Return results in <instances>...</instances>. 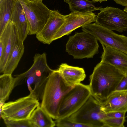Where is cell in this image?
Here are the masks:
<instances>
[{"label": "cell", "mask_w": 127, "mask_h": 127, "mask_svg": "<svg viewBox=\"0 0 127 127\" xmlns=\"http://www.w3.org/2000/svg\"><path fill=\"white\" fill-rule=\"evenodd\" d=\"M124 76L113 66L100 62L90 76L89 85L91 95L102 105L115 91Z\"/></svg>", "instance_id": "6da1fadb"}, {"label": "cell", "mask_w": 127, "mask_h": 127, "mask_svg": "<svg viewBox=\"0 0 127 127\" xmlns=\"http://www.w3.org/2000/svg\"><path fill=\"white\" fill-rule=\"evenodd\" d=\"M53 70L48 65L45 53L36 54L31 67L25 72L14 76L16 86L26 82L30 94L38 101L42 100L46 83Z\"/></svg>", "instance_id": "7a4b0ae2"}, {"label": "cell", "mask_w": 127, "mask_h": 127, "mask_svg": "<svg viewBox=\"0 0 127 127\" xmlns=\"http://www.w3.org/2000/svg\"><path fill=\"white\" fill-rule=\"evenodd\" d=\"M74 86L67 84L57 70H53L50 74L44 89L40 106L52 119H58L62 100Z\"/></svg>", "instance_id": "3957f363"}, {"label": "cell", "mask_w": 127, "mask_h": 127, "mask_svg": "<svg viewBox=\"0 0 127 127\" xmlns=\"http://www.w3.org/2000/svg\"><path fill=\"white\" fill-rule=\"evenodd\" d=\"M98 40L90 33L83 31L70 36L66 51L75 59L93 58L98 53Z\"/></svg>", "instance_id": "277c9868"}, {"label": "cell", "mask_w": 127, "mask_h": 127, "mask_svg": "<svg viewBox=\"0 0 127 127\" xmlns=\"http://www.w3.org/2000/svg\"><path fill=\"white\" fill-rule=\"evenodd\" d=\"M39 101L30 94L14 101L4 103L0 108L3 119L17 120L29 119L40 105Z\"/></svg>", "instance_id": "5b68a950"}, {"label": "cell", "mask_w": 127, "mask_h": 127, "mask_svg": "<svg viewBox=\"0 0 127 127\" xmlns=\"http://www.w3.org/2000/svg\"><path fill=\"white\" fill-rule=\"evenodd\" d=\"M22 7L28 22L29 35L36 34L48 20L51 10L40 0H18Z\"/></svg>", "instance_id": "8992f818"}, {"label": "cell", "mask_w": 127, "mask_h": 127, "mask_svg": "<svg viewBox=\"0 0 127 127\" xmlns=\"http://www.w3.org/2000/svg\"><path fill=\"white\" fill-rule=\"evenodd\" d=\"M101 107L91 95L79 109L68 117L72 121L90 127H104L105 113L101 110Z\"/></svg>", "instance_id": "52a82bcc"}, {"label": "cell", "mask_w": 127, "mask_h": 127, "mask_svg": "<svg viewBox=\"0 0 127 127\" xmlns=\"http://www.w3.org/2000/svg\"><path fill=\"white\" fill-rule=\"evenodd\" d=\"M91 95L89 85L80 83L74 86L63 98L59 109L57 119L68 117L76 112Z\"/></svg>", "instance_id": "ba28073f"}, {"label": "cell", "mask_w": 127, "mask_h": 127, "mask_svg": "<svg viewBox=\"0 0 127 127\" xmlns=\"http://www.w3.org/2000/svg\"><path fill=\"white\" fill-rule=\"evenodd\" d=\"M83 31L94 36L102 46L120 50L127 54V37L115 33L95 23L82 27Z\"/></svg>", "instance_id": "9c48e42d"}, {"label": "cell", "mask_w": 127, "mask_h": 127, "mask_svg": "<svg viewBox=\"0 0 127 127\" xmlns=\"http://www.w3.org/2000/svg\"><path fill=\"white\" fill-rule=\"evenodd\" d=\"M95 23L111 31H127V13L119 8H102L96 16Z\"/></svg>", "instance_id": "30bf717a"}, {"label": "cell", "mask_w": 127, "mask_h": 127, "mask_svg": "<svg viewBox=\"0 0 127 127\" xmlns=\"http://www.w3.org/2000/svg\"><path fill=\"white\" fill-rule=\"evenodd\" d=\"M96 16L93 12H71L65 15V21L53 38V41L68 35L77 28L95 22Z\"/></svg>", "instance_id": "8fae6325"}, {"label": "cell", "mask_w": 127, "mask_h": 127, "mask_svg": "<svg viewBox=\"0 0 127 127\" xmlns=\"http://www.w3.org/2000/svg\"><path fill=\"white\" fill-rule=\"evenodd\" d=\"M65 15L56 10H52L49 17L42 29L36 35L37 40L41 43L50 44L53 38L64 23Z\"/></svg>", "instance_id": "7c38bea8"}, {"label": "cell", "mask_w": 127, "mask_h": 127, "mask_svg": "<svg viewBox=\"0 0 127 127\" xmlns=\"http://www.w3.org/2000/svg\"><path fill=\"white\" fill-rule=\"evenodd\" d=\"M103 52L101 62L109 64L124 75L127 74V54L120 50L102 46Z\"/></svg>", "instance_id": "4fadbf2b"}, {"label": "cell", "mask_w": 127, "mask_h": 127, "mask_svg": "<svg viewBox=\"0 0 127 127\" xmlns=\"http://www.w3.org/2000/svg\"><path fill=\"white\" fill-rule=\"evenodd\" d=\"M101 109L105 113L112 112H126L127 91H115L101 105Z\"/></svg>", "instance_id": "5bb4252c"}, {"label": "cell", "mask_w": 127, "mask_h": 127, "mask_svg": "<svg viewBox=\"0 0 127 127\" xmlns=\"http://www.w3.org/2000/svg\"><path fill=\"white\" fill-rule=\"evenodd\" d=\"M14 26L19 39L24 42L29 35L27 19L20 3L17 0L11 21Z\"/></svg>", "instance_id": "9a60e30c"}, {"label": "cell", "mask_w": 127, "mask_h": 127, "mask_svg": "<svg viewBox=\"0 0 127 127\" xmlns=\"http://www.w3.org/2000/svg\"><path fill=\"white\" fill-rule=\"evenodd\" d=\"M0 38L3 40L5 47L3 59L2 64L0 65V72L2 73L7 60L19 39L15 28L11 21L7 24L0 35Z\"/></svg>", "instance_id": "2e32d148"}, {"label": "cell", "mask_w": 127, "mask_h": 127, "mask_svg": "<svg viewBox=\"0 0 127 127\" xmlns=\"http://www.w3.org/2000/svg\"><path fill=\"white\" fill-rule=\"evenodd\" d=\"M57 70L64 81L71 86L81 83L86 76L83 68L70 66L66 63L61 64Z\"/></svg>", "instance_id": "e0dca14e"}, {"label": "cell", "mask_w": 127, "mask_h": 127, "mask_svg": "<svg viewBox=\"0 0 127 127\" xmlns=\"http://www.w3.org/2000/svg\"><path fill=\"white\" fill-rule=\"evenodd\" d=\"M23 42L19 39H18L7 60L2 74H12L16 68L24 53Z\"/></svg>", "instance_id": "ac0fdd59"}, {"label": "cell", "mask_w": 127, "mask_h": 127, "mask_svg": "<svg viewBox=\"0 0 127 127\" xmlns=\"http://www.w3.org/2000/svg\"><path fill=\"white\" fill-rule=\"evenodd\" d=\"M17 0H0V35L11 21Z\"/></svg>", "instance_id": "d6986e66"}, {"label": "cell", "mask_w": 127, "mask_h": 127, "mask_svg": "<svg viewBox=\"0 0 127 127\" xmlns=\"http://www.w3.org/2000/svg\"><path fill=\"white\" fill-rule=\"evenodd\" d=\"M16 79L12 74H2L0 76V107L8 100L15 86Z\"/></svg>", "instance_id": "ffe728a7"}, {"label": "cell", "mask_w": 127, "mask_h": 127, "mask_svg": "<svg viewBox=\"0 0 127 127\" xmlns=\"http://www.w3.org/2000/svg\"><path fill=\"white\" fill-rule=\"evenodd\" d=\"M52 118L39 105L34 110L29 119L35 127H53L56 123Z\"/></svg>", "instance_id": "44dd1931"}, {"label": "cell", "mask_w": 127, "mask_h": 127, "mask_svg": "<svg viewBox=\"0 0 127 127\" xmlns=\"http://www.w3.org/2000/svg\"><path fill=\"white\" fill-rule=\"evenodd\" d=\"M69 5L72 12L88 13L100 10L102 8L96 6L93 1L88 0H64Z\"/></svg>", "instance_id": "7402d4cb"}, {"label": "cell", "mask_w": 127, "mask_h": 127, "mask_svg": "<svg viewBox=\"0 0 127 127\" xmlns=\"http://www.w3.org/2000/svg\"><path fill=\"white\" fill-rule=\"evenodd\" d=\"M58 127H90L89 126L72 121L68 117L58 119L55 121Z\"/></svg>", "instance_id": "603a6c76"}, {"label": "cell", "mask_w": 127, "mask_h": 127, "mask_svg": "<svg viewBox=\"0 0 127 127\" xmlns=\"http://www.w3.org/2000/svg\"><path fill=\"white\" fill-rule=\"evenodd\" d=\"M3 120L7 127H35L29 119L13 120L4 119Z\"/></svg>", "instance_id": "cb8c5ba5"}, {"label": "cell", "mask_w": 127, "mask_h": 127, "mask_svg": "<svg viewBox=\"0 0 127 127\" xmlns=\"http://www.w3.org/2000/svg\"><path fill=\"white\" fill-rule=\"evenodd\" d=\"M125 118H111L105 119L103 120L104 127H124Z\"/></svg>", "instance_id": "d4e9b609"}, {"label": "cell", "mask_w": 127, "mask_h": 127, "mask_svg": "<svg viewBox=\"0 0 127 127\" xmlns=\"http://www.w3.org/2000/svg\"><path fill=\"white\" fill-rule=\"evenodd\" d=\"M115 91H127V74L124 75L121 80L117 86Z\"/></svg>", "instance_id": "484cf974"}, {"label": "cell", "mask_w": 127, "mask_h": 127, "mask_svg": "<svg viewBox=\"0 0 127 127\" xmlns=\"http://www.w3.org/2000/svg\"><path fill=\"white\" fill-rule=\"evenodd\" d=\"M126 112H112L105 113V118H120L125 117Z\"/></svg>", "instance_id": "4316f807"}, {"label": "cell", "mask_w": 127, "mask_h": 127, "mask_svg": "<svg viewBox=\"0 0 127 127\" xmlns=\"http://www.w3.org/2000/svg\"><path fill=\"white\" fill-rule=\"evenodd\" d=\"M118 4L126 7L127 6V0H114Z\"/></svg>", "instance_id": "83f0119b"}, {"label": "cell", "mask_w": 127, "mask_h": 127, "mask_svg": "<svg viewBox=\"0 0 127 127\" xmlns=\"http://www.w3.org/2000/svg\"><path fill=\"white\" fill-rule=\"evenodd\" d=\"M93 1L95 2H99L101 3L102 1H106L108 0H92Z\"/></svg>", "instance_id": "f1b7e54d"}, {"label": "cell", "mask_w": 127, "mask_h": 127, "mask_svg": "<svg viewBox=\"0 0 127 127\" xmlns=\"http://www.w3.org/2000/svg\"><path fill=\"white\" fill-rule=\"evenodd\" d=\"M123 10L127 13V6Z\"/></svg>", "instance_id": "f546056e"}, {"label": "cell", "mask_w": 127, "mask_h": 127, "mask_svg": "<svg viewBox=\"0 0 127 127\" xmlns=\"http://www.w3.org/2000/svg\"></svg>", "instance_id": "4dcf8cb0"}]
</instances>
